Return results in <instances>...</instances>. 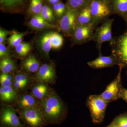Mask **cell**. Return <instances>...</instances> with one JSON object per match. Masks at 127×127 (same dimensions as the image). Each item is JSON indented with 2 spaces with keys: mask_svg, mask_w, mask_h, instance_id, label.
<instances>
[{
  "mask_svg": "<svg viewBox=\"0 0 127 127\" xmlns=\"http://www.w3.org/2000/svg\"><path fill=\"white\" fill-rule=\"evenodd\" d=\"M15 48L16 53L19 56L21 57L26 56L31 49L30 44L22 42L18 45Z\"/></svg>",
  "mask_w": 127,
  "mask_h": 127,
  "instance_id": "obj_27",
  "label": "cell"
},
{
  "mask_svg": "<svg viewBox=\"0 0 127 127\" xmlns=\"http://www.w3.org/2000/svg\"><path fill=\"white\" fill-rule=\"evenodd\" d=\"M124 20L125 21H126V23H127V13L126 15L125 16V17H124Z\"/></svg>",
  "mask_w": 127,
  "mask_h": 127,
  "instance_id": "obj_38",
  "label": "cell"
},
{
  "mask_svg": "<svg viewBox=\"0 0 127 127\" xmlns=\"http://www.w3.org/2000/svg\"><path fill=\"white\" fill-rule=\"evenodd\" d=\"M47 1L49 3L51 4L52 5H53L57 3L55 0H47Z\"/></svg>",
  "mask_w": 127,
  "mask_h": 127,
  "instance_id": "obj_36",
  "label": "cell"
},
{
  "mask_svg": "<svg viewBox=\"0 0 127 127\" xmlns=\"http://www.w3.org/2000/svg\"><path fill=\"white\" fill-rule=\"evenodd\" d=\"M40 102L31 93H25L18 94L13 104L17 109H23L39 106Z\"/></svg>",
  "mask_w": 127,
  "mask_h": 127,
  "instance_id": "obj_12",
  "label": "cell"
},
{
  "mask_svg": "<svg viewBox=\"0 0 127 127\" xmlns=\"http://www.w3.org/2000/svg\"><path fill=\"white\" fill-rule=\"evenodd\" d=\"M55 0L56 1L57 3H58V2H59V1H60V0Z\"/></svg>",
  "mask_w": 127,
  "mask_h": 127,
  "instance_id": "obj_39",
  "label": "cell"
},
{
  "mask_svg": "<svg viewBox=\"0 0 127 127\" xmlns=\"http://www.w3.org/2000/svg\"><path fill=\"white\" fill-rule=\"evenodd\" d=\"M16 112L13 106L2 103L0 109V127H26Z\"/></svg>",
  "mask_w": 127,
  "mask_h": 127,
  "instance_id": "obj_7",
  "label": "cell"
},
{
  "mask_svg": "<svg viewBox=\"0 0 127 127\" xmlns=\"http://www.w3.org/2000/svg\"><path fill=\"white\" fill-rule=\"evenodd\" d=\"M15 68L14 61L10 58H6L1 60L0 69L2 73H12Z\"/></svg>",
  "mask_w": 127,
  "mask_h": 127,
  "instance_id": "obj_22",
  "label": "cell"
},
{
  "mask_svg": "<svg viewBox=\"0 0 127 127\" xmlns=\"http://www.w3.org/2000/svg\"><path fill=\"white\" fill-rule=\"evenodd\" d=\"M24 0H0L1 4L3 7L12 8L20 5Z\"/></svg>",
  "mask_w": 127,
  "mask_h": 127,
  "instance_id": "obj_30",
  "label": "cell"
},
{
  "mask_svg": "<svg viewBox=\"0 0 127 127\" xmlns=\"http://www.w3.org/2000/svg\"><path fill=\"white\" fill-rule=\"evenodd\" d=\"M119 72L117 77L107 87L105 91L100 96L109 103L120 98L122 88L120 85V74L122 67H119Z\"/></svg>",
  "mask_w": 127,
  "mask_h": 127,
  "instance_id": "obj_10",
  "label": "cell"
},
{
  "mask_svg": "<svg viewBox=\"0 0 127 127\" xmlns=\"http://www.w3.org/2000/svg\"><path fill=\"white\" fill-rule=\"evenodd\" d=\"M95 29L92 23L87 25H77L71 37L73 43L82 44L93 41Z\"/></svg>",
  "mask_w": 127,
  "mask_h": 127,
  "instance_id": "obj_9",
  "label": "cell"
},
{
  "mask_svg": "<svg viewBox=\"0 0 127 127\" xmlns=\"http://www.w3.org/2000/svg\"><path fill=\"white\" fill-rule=\"evenodd\" d=\"M32 78L26 73L18 72L15 75L13 87L18 93L24 92L28 88L31 86Z\"/></svg>",
  "mask_w": 127,
  "mask_h": 127,
  "instance_id": "obj_15",
  "label": "cell"
},
{
  "mask_svg": "<svg viewBox=\"0 0 127 127\" xmlns=\"http://www.w3.org/2000/svg\"><path fill=\"white\" fill-rule=\"evenodd\" d=\"M18 93L13 87H0V99L5 103H14L16 101Z\"/></svg>",
  "mask_w": 127,
  "mask_h": 127,
  "instance_id": "obj_16",
  "label": "cell"
},
{
  "mask_svg": "<svg viewBox=\"0 0 127 127\" xmlns=\"http://www.w3.org/2000/svg\"><path fill=\"white\" fill-rule=\"evenodd\" d=\"M15 75L12 73H1L0 76V87H13Z\"/></svg>",
  "mask_w": 127,
  "mask_h": 127,
  "instance_id": "obj_25",
  "label": "cell"
},
{
  "mask_svg": "<svg viewBox=\"0 0 127 127\" xmlns=\"http://www.w3.org/2000/svg\"><path fill=\"white\" fill-rule=\"evenodd\" d=\"M114 21V19L108 18L102 22L101 26L95 29L93 41L96 43V47L100 53H101L103 43L108 42L111 45L113 43L114 38L112 34V27Z\"/></svg>",
  "mask_w": 127,
  "mask_h": 127,
  "instance_id": "obj_4",
  "label": "cell"
},
{
  "mask_svg": "<svg viewBox=\"0 0 127 127\" xmlns=\"http://www.w3.org/2000/svg\"><path fill=\"white\" fill-rule=\"evenodd\" d=\"M40 65L39 60L33 55L27 57L22 63L23 68L30 73L36 72L40 67Z\"/></svg>",
  "mask_w": 127,
  "mask_h": 127,
  "instance_id": "obj_18",
  "label": "cell"
},
{
  "mask_svg": "<svg viewBox=\"0 0 127 127\" xmlns=\"http://www.w3.org/2000/svg\"><path fill=\"white\" fill-rule=\"evenodd\" d=\"M40 45L44 56L47 58L49 59V53L52 49L51 32L46 33L41 37L40 40Z\"/></svg>",
  "mask_w": 127,
  "mask_h": 127,
  "instance_id": "obj_20",
  "label": "cell"
},
{
  "mask_svg": "<svg viewBox=\"0 0 127 127\" xmlns=\"http://www.w3.org/2000/svg\"><path fill=\"white\" fill-rule=\"evenodd\" d=\"M25 33L15 32L11 36L9 39V45L12 47H16L21 43Z\"/></svg>",
  "mask_w": 127,
  "mask_h": 127,
  "instance_id": "obj_29",
  "label": "cell"
},
{
  "mask_svg": "<svg viewBox=\"0 0 127 127\" xmlns=\"http://www.w3.org/2000/svg\"><path fill=\"white\" fill-rule=\"evenodd\" d=\"M109 127H119L118 125H117L116 124H115L114 122L111 125L109 126Z\"/></svg>",
  "mask_w": 127,
  "mask_h": 127,
  "instance_id": "obj_37",
  "label": "cell"
},
{
  "mask_svg": "<svg viewBox=\"0 0 127 127\" xmlns=\"http://www.w3.org/2000/svg\"><path fill=\"white\" fill-rule=\"evenodd\" d=\"M91 0H67L69 7L79 11L90 4Z\"/></svg>",
  "mask_w": 127,
  "mask_h": 127,
  "instance_id": "obj_23",
  "label": "cell"
},
{
  "mask_svg": "<svg viewBox=\"0 0 127 127\" xmlns=\"http://www.w3.org/2000/svg\"><path fill=\"white\" fill-rule=\"evenodd\" d=\"M79 11L69 7L59 20V30L66 36H72L77 25V17Z\"/></svg>",
  "mask_w": 127,
  "mask_h": 127,
  "instance_id": "obj_8",
  "label": "cell"
},
{
  "mask_svg": "<svg viewBox=\"0 0 127 127\" xmlns=\"http://www.w3.org/2000/svg\"><path fill=\"white\" fill-rule=\"evenodd\" d=\"M34 82L31 86V93L40 101L45 99L53 92L47 83L40 81Z\"/></svg>",
  "mask_w": 127,
  "mask_h": 127,
  "instance_id": "obj_14",
  "label": "cell"
},
{
  "mask_svg": "<svg viewBox=\"0 0 127 127\" xmlns=\"http://www.w3.org/2000/svg\"><path fill=\"white\" fill-rule=\"evenodd\" d=\"M111 46V55L116 57L119 67L127 66V31L120 36L114 38Z\"/></svg>",
  "mask_w": 127,
  "mask_h": 127,
  "instance_id": "obj_6",
  "label": "cell"
},
{
  "mask_svg": "<svg viewBox=\"0 0 127 127\" xmlns=\"http://www.w3.org/2000/svg\"><path fill=\"white\" fill-rule=\"evenodd\" d=\"M114 123L121 127H127V116H121L116 119Z\"/></svg>",
  "mask_w": 127,
  "mask_h": 127,
  "instance_id": "obj_32",
  "label": "cell"
},
{
  "mask_svg": "<svg viewBox=\"0 0 127 127\" xmlns=\"http://www.w3.org/2000/svg\"><path fill=\"white\" fill-rule=\"evenodd\" d=\"M113 11L124 18L127 13V0H113Z\"/></svg>",
  "mask_w": 127,
  "mask_h": 127,
  "instance_id": "obj_21",
  "label": "cell"
},
{
  "mask_svg": "<svg viewBox=\"0 0 127 127\" xmlns=\"http://www.w3.org/2000/svg\"><path fill=\"white\" fill-rule=\"evenodd\" d=\"M16 110L21 122L26 127H44L48 125L40 105Z\"/></svg>",
  "mask_w": 127,
  "mask_h": 127,
  "instance_id": "obj_2",
  "label": "cell"
},
{
  "mask_svg": "<svg viewBox=\"0 0 127 127\" xmlns=\"http://www.w3.org/2000/svg\"><path fill=\"white\" fill-rule=\"evenodd\" d=\"M92 23L96 28L99 23L108 19L113 10L107 0H91L89 4Z\"/></svg>",
  "mask_w": 127,
  "mask_h": 127,
  "instance_id": "obj_3",
  "label": "cell"
},
{
  "mask_svg": "<svg viewBox=\"0 0 127 127\" xmlns=\"http://www.w3.org/2000/svg\"><path fill=\"white\" fill-rule=\"evenodd\" d=\"M40 106L47 125L59 124L66 116L64 103L53 92L47 97L40 101Z\"/></svg>",
  "mask_w": 127,
  "mask_h": 127,
  "instance_id": "obj_1",
  "label": "cell"
},
{
  "mask_svg": "<svg viewBox=\"0 0 127 127\" xmlns=\"http://www.w3.org/2000/svg\"><path fill=\"white\" fill-rule=\"evenodd\" d=\"M51 40L52 49L58 50L63 45V37L58 32H51Z\"/></svg>",
  "mask_w": 127,
  "mask_h": 127,
  "instance_id": "obj_26",
  "label": "cell"
},
{
  "mask_svg": "<svg viewBox=\"0 0 127 127\" xmlns=\"http://www.w3.org/2000/svg\"><path fill=\"white\" fill-rule=\"evenodd\" d=\"M29 24L30 27L36 30L53 29L56 27L55 25L50 24L45 20L40 14L33 16Z\"/></svg>",
  "mask_w": 127,
  "mask_h": 127,
  "instance_id": "obj_17",
  "label": "cell"
},
{
  "mask_svg": "<svg viewBox=\"0 0 127 127\" xmlns=\"http://www.w3.org/2000/svg\"><path fill=\"white\" fill-rule=\"evenodd\" d=\"M10 52L4 43H0V58L2 59L9 57Z\"/></svg>",
  "mask_w": 127,
  "mask_h": 127,
  "instance_id": "obj_31",
  "label": "cell"
},
{
  "mask_svg": "<svg viewBox=\"0 0 127 127\" xmlns=\"http://www.w3.org/2000/svg\"><path fill=\"white\" fill-rule=\"evenodd\" d=\"M40 15L48 22H51L55 20V17L52 10L47 6H43Z\"/></svg>",
  "mask_w": 127,
  "mask_h": 127,
  "instance_id": "obj_28",
  "label": "cell"
},
{
  "mask_svg": "<svg viewBox=\"0 0 127 127\" xmlns=\"http://www.w3.org/2000/svg\"><path fill=\"white\" fill-rule=\"evenodd\" d=\"M53 9L57 16L59 18H61L64 15L61 11V9L59 7V4H58V2L56 4L53 5Z\"/></svg>",
  "mask_w": 127,
  "mask_h": 127,
  "instance_id": "obj_34",
  "label": "cell"
},
{
  "mask_svg": "<svg viewBox=\"0 0 127 127\" xmlns=\"http://www.w3.org/2000/svg\"><path fill=\"white\" fill-rule=\"evenodd\" d=\"M33 81L44 82L53 84L56 80V71L54 66L51 64H45L41 66L32 78Z\"/></svg>",
  "mask_w": 127,
  "mask_h": 127,
  "instance_id": "obj_11",
  "label": "cell"
},
{
  "mask_svg": "<svg viewBox=\"0 0 127 127\" xmlns=\"http://www.w3.org/2000/svg\"><path fill=\"white\" fill-rule=\"evenodd\" d=\"M120 98L127 102V89L122 88L120 92Z\"/></svg>",
  "mask_w": 127,
  "mask_h": 127,
  "instance_id": "obj_35",
  "label": "cell"
},
{
  "mask_svg": "<svg viewBox=\"0 0 127 127\" xmlns=\"http://www.w3.org/2000/svg\"><path fill=\"white\" fill-rule=\"evenodd\" d=\"M87 65L94 69H100L112 67L118 65V62L113 55L103 56L101 53H100L99 57L94 60L88 62Z\"/></svg>",
  "mask_w": 127,
  "mask_h": 127,
  "instance_id": "obj_13",
  "label": "cell"
},
{
  "mask_svg": "<svg viewBox=\"0 0 127 127\" xmlns=\"http://www.w3.org/2000/svg\"><path fill=\"white\" fill-rule=\"evenodd\" d=\"M9 34V32L0 28V43H4L6 39V37Z\"/></svg>",
  "mask_w": 127,
  "mask_h": 127,
  "instance_id": "obj_33",
  "label": "cell"
},
{
  "mask_svg": "<svg viewBox=\"0 0 127 127\" xmlns=\"http://www.w3.org/2000/svg\"><path fill=\"white\" fill-rule=\"evenodd\" d=\"M92 23L89 5L79 11L77 17V25H87Z\"/></svg>",
  "mask_w": 127,
  "mask_h": 127,
  "instance_id": "obj_19",
  "label": "cell"
},
{
  "mask_svg": "<svg viewBox=\"0 0 127 127\" xmlns=\"http://www.w3.org/2000/svg\"><path fill=\"white\" fill-rule=\"evenodd\" d=\"M108 103L99 95H92L89 97L87 105L94 122L100 123L102 121Z\"/></svg>",
  "mask_w": 127,
  "mask_h": 127,
  "instance_id": "obj_5",
  "label": "cell"
},
{
  "mask_svg": "<svg viewBox=\"0 0 127 127\" xmlns=\"http://www.w3.org/2000/svg\"><path fill=\"white\" fill-rule=\"evenodd\" d=\"M43 6L42 0H31L28 12L33 16L40 14Z\"/></svg>",
  "mask_w": 127,
  "mask_h": 127,
  "instance_id": "obj_24",
  "label": "cell"
}]
</instances>
